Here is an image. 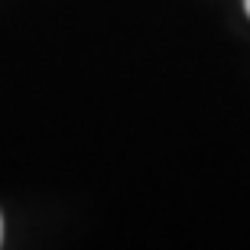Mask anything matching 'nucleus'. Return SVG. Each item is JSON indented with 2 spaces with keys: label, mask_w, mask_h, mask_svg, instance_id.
I'll list each match as a JSON object with an SVG mask.
<instances>
[{
  "label": "nucleus",
  "mask_w": 250,
  "mask_h": 250,
  "mask_svg": "<svg viewBox=\"0 0 250 250\" xmlns=\"http://www.w3.org/2000/svg\"><path fill=\"white\" fill-rule=\"evenodd\" d=\"M244 10H247V17H250V0H244Z\"/></svg>",
  "instance_id": "f03ea898"
},
{
  "label": "nucleus",
  "mask_w": 250,
  "mask_h": 250,
  "mask_svg": "<svg viewBox=\"0 0 250 250\" xmlns=\"http://www.w3.org/2000/svg\"><path fill=\"white\" fill-rule=\"evenodd\" d=\"M0 244H3V218H0Z\"/></svg>",
  "instance_id": "f257e3e1"
}]
</instances>
